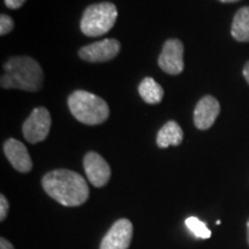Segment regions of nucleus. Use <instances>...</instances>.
Wrapping results in <instances>:
<instances>
[{
  "mask_svg": "<svg viewBox=\"0 0 249 249\" xmlns=\"http://www.w3.org/2000/svg\"><path fill=\"white\" fill-rule=\"evenodd\" d=\"M220 112L219 102L213 96H204L196 104L194 110V124L196 128L209 129L216 121Z\"/></svg>",
  "mask_w": 249,
  "mask_h": 249,
  "instance_id": "obj_11",
  "label": "nucleus"
},
{
  "mask_svg": "<svg viewBox=\"0 0 249 249\" xmlns=\"http://www.w3.org/2000/svg\"><path fill=\"white\" fill-rule=\"evenodd\" d=\"M183 44L181 40L172 38L165 42L161 50L158 65L165 73L171 75H178L182 73L185 64H183Z\"/></svg>",
  "mask_w": 249,
  "mask_h": 249,
  "instance_id": "obj_7",
  "label": "nucleus"
},
{
  "mask_svg": "<svg viewBox=\"0 0 249 249\" xmlns=\"http://www.w3.org/2000/svg\"><path fill=\"white\" fill-rule=\"evenodd\" d=\"M219 1H222V2H236V1H239V0H219Z\"/></svg>",
  "mask_w": 249,
  "mask_h": 249,
  "instance_id": "obj_22",
  "label": "nucleus"
},
{
  "mask_svg": "<svg viewBox=\"0 0 249 249\" xmlns=\"http://www.w3.org/2000/svg\"><path fill=\"white\" fill-rule=\"evenodd\" d=\"M51 114L48 108L43 107H36L23 123L22 132L24 139L33 144L44 141L51 129Z\"/></svg>",
  "mask_w": 249,
  "mask_h": 249,
  "instance_id": "obj_5",
  "label": "nucleus"
},
{
  "mask_svg": "<svg viewBox=\"0 0 249 249\" xmlns=\"http://www.w3.org/2000/svg\"><path fill=\"white\" fill-rule=\"evenodd\" d=\"M4 152L12 166L18 172L28 173L33 169V160L29 151L18 140L8 139L4 143Z\"/></svg>",
  "mask_w": 249,
  "mask_h": 249,
  "instance_id": "obj_10",
  "label": "nucleus"
},
{
  "mask_svg": "<svg viewBox=\"0 0 249 249\" xmlns=\"http://www.w3.org/2000/svg\"><path fill=\"white\" fill-rule=\"evenodd\" d=\"M118 11L111 2L90 5L81 18V31L88 37H97L107 34L116 24Z\"/></svg>",
  "mask_w": 249,
  "mask_h": 249,
  "instance_id": "obj_4",
  "label": "nucleus"
},
{
  "mask_svg": "<svg viewBox=\"0 0 249 249\" xmlns=\"http://www.w3.org/2000/svg\"><path fill=\"white\" fill-rule=\"evenodd\" d=\"M46 194L65 207H79L89 198V187L86 179L71 170H54L42 179Z\"/></svg>",
  "mask_w": 249,
  "mask_h": 249,
  "instance_id": "obj_1",
  "label": "nucleus"
},
{
  "mask_svg": "<svg viewBox=\"0 0 249 249\" xmlns=\"http://www.w3.org/2000/svg\"><path fill=\"white\" fill-rule=\"evenodd\" d=\"M26 0H5V5L11 9H18L22 6Z\"/></svg>",
  "mask_w": 249,
  "mask_h": 249,
  "instance_id": "obj_18",
  "label": "nucleus"
},
{
  "mask_svg": "<svg viewBox=\"0 0 249 249\" xmlns=\"http://www.w3.org/2000/svg\"><path fill=\"white\" fill-rule=\"evenodd\" d=\"M183 132L178 123L171 120L167 121L157 133L156 142L161 149L169 148L170 145H179L182 142Z\"/></svg>",
  "mask_w": 249,
  "mask_h": 249,
  "instance_id": "obj_12",
  "label": "nucleus"
},
{
  "mask_svg": "<svg viewBox=\"0 0 249 249\" xmlns=\"http://www.w3.org/2000/svg\"><path fill=\"white\" fill-rule=\"evenodd\" d=\"M0 249H14V246L7 239L0 238Z\"/></svg>",
  "mask_w": 249,
  "mask_h": 249,
  "instance_id": "obj_19",
  "label": "nucleus"
},
{
  "mask_svg": "<svg viewBox=\"0 0 249 249\" xmlns=\"http://www.w3.org/2000/svg\"><path fill=\"white\" fill-rule=\"evenodd\" d=\"M0 85L4 89L35 92L42 88L44 74L40 65L30 57H12L4 65Z\"/></svg>",
  "mask_w": 249,
  "mask_h": 249,
  "instance_id": "obj_2",
  "label": "nucleus"
},
{
  "mask_svg": "<svg viewBox=\"0 0 249 249\" xmlns=\"http://www.w3.org/2000/svg\"><path fill=\"white\" fill-rule=\"evenodd\" d=\"M120 48V43L117 39L107 38L81 48L79 55L89 62H105L116 58L119 54Z\"/></svg>",
  "mask_w": 249,
  "mask_h": 249,
  "instance_id": "obj_8",
  "label": "nucleus"
},
{
  "mask_svg": "<svg viewBox=\"0 0 249 249\" xmlns=\"http://www.w3.org/2000/svg\"><path fill=\"white\" fill-rule=\"evenodd\" d=\"M139 93L148 104H158L164 96V89L152 77H145L139 86Z\"/></svg>",
  "mask_w": 249,
  "mask_h": 249,
  "instance_id": "obj_14",
  "label": "nucleus"
},
{
  "mask_svg": "<svg viewBox=\"0 0 249 249\" xmlns=\"http://www.w3.org/2000/svg\"><path fill=\"white\" fill-rule=\"evenodd\" d=\"M247 241H248V245H249V219L247 222Z\"/></svg>",
  "mask_w": 249,
  "mask_h": 249,
  "instance_id": "obj_21",
  "label": "nucleus"
},
{
  "mask_svg": "<svg viewBox=\"0 0 249 249\" xmlns=\"http://www.w3.org/2000/svg\"><path fill=\"white\" fill-rule=\"evenodd\" d=\"M68 107L76 120L89 126L103 124L110 116L107 102L86 90H76L71 93L68 97Z\"/></svg>",
  "mask_w": 249,
  "mask_h": 249,
  "instance_id": "obj_3",
  "label": "nucleus"
},
{
  "mask_svg": "<svg viewBox=\"0 0 249 249\" xmlns=\"http://www.w3.org/2000/svg\"><path fill=\"white\" fill-rule=\"evenodd\" d=\"M186 226L194 234L196 238L209 239L211 236V231L207 224L198 219L197 217H188L186 219Z\"/></svg>",
  "mask_w": 249,
  "mask_h": 249,
  "instance_id": "obj_15",
  "label": "nucleus"
},
{
  "mask_svg": "<svg viewBox=\"0 0 249 249\" xmlns=\"http://www.w3.org/2000/svg\"><path fill=\"white\" fill-rule=\"evenodd\" d=\"M133 238V224L127 218H120L110 227L102 239L99 249H128Z\"/></svg>",
  "mask_w": 249,
  "mask_h": 249,
  "instance_id": "obj_6",
  "label": "nucleus"
},
{
  "mask_svg": "<svg viewBox=\"0 0 249 249\" xmlns=\"http://www.w3.org/2000/svg\"><path fill=\"white\" fill-rule=\"evenodd\" d=\"M83 167L92 186L103 187L111 178L110 165L97 152L90 151L83 158Z\"/></svg>",
  "mask_w": 249,
  "mask_h": 249,
  "instance_id": "obj_9",
  "label": "nucleus"
},
{
  "mask_svg": "<svg viewBox=\"0 0 249 249\" xmlns=\"http://www.w3.org/2000/svg\"><path fill=\"white\" fill-rule=\"evenodd\" d=\"M14 28L13 18L6 14L0 15V35L5 36L8 33H11Z\"/></svg>",
  "mask_w": 249,
  "mask_h": 249,
  "instance_id": "obj_16",
  "label": "nucleus"
},
{
  "mask_svg": "<svg viewBox=\"0 0 249 249\" xmlns=\"http://www.w3.org/2000/svg\"><path fill=\"white\" fill-rule=\"evenodd\" d=\"M9 210V203L7 198L5 197V195H0V222H4L7 217Z\"/></svg>",
  "mask_w": 249,
  "mask_h": 249,
  "instance_id": "obj_17",
  "label": "nucleus"
},
{
  "mask_svg": "<svg viewBox=\"0 0 249 249\" xmlns=\"http://www.w3.org/2000/svg\"><path fill=\"white\" fill-rule=\"evenodd\" d=\"M231 35L238 42H249V6L236 12L231 27Z\"/></svg>",
  "mask_w": 249,
  "mask_h": 249,
  "instance_id": "obj_13",
  "label": "nucleus"
},
{
  "mask_svg": "<svg viewBox=\"0 0 249 249\" xmlns=\"http://www.w3.org/2000/svg\"><path fill=\"white\" fill-rule=\"evenodd\" d=\"M242 73H244L245 79H246V81H247L248 85H249V61H247V64L245 65L244 71H242Z\"/></svg>",
  "mask_w": 249,
  "mask_h": 249,
  "instance_id": "obj_20",
  "label": "nucleus"
}]
</instances>
